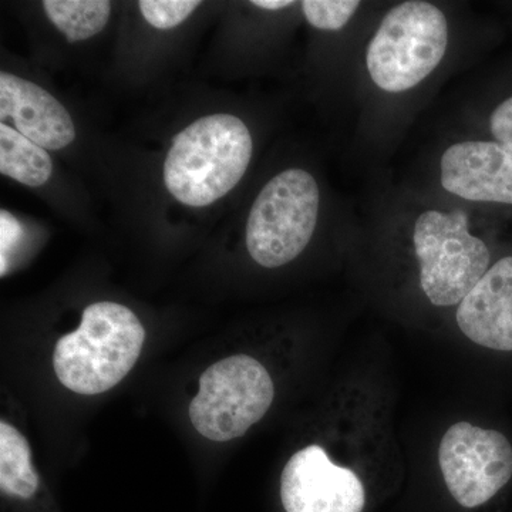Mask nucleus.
Instances as JSON below:
<instances>
[{
    "label": "nucleus",
    "mask_w": 512,
    "mask_h": 512,
    "mask_svg": "<svg viewBox=\"0 0 512 512\" xmlns=\"http://www.w3.org/2000/svg\"><path fill=\"white\" fill-rule=\"evenodd\" d=\"M252 150L251 133L238 117H202L174 138L164 161L165 187L181 204L207 207L237 187Z\"/></svg>",
    "instance_id": "1"
},
{
    "label": "nucleus",
    "mask_w": 512,
    "mask_h": 512,
    "mask_svg": "<svg viewBox=\"0 0 512 512\" xmlns=\"http://www.w3.org/2000/svg\"><path fill=\"white\" fill-rule=\"evenodd\" d=\"M144 340L143 323L127 306L92 303L84 309L79 328L57 340L53 353L57 379L77 394L109 392L136 365Z\"/></svg>",
    "instance_id": "2"
},
{
    "label": "nucleus",
    "mask_w": 512,
    "mask_h": 512,
    "mask_svg": "<svg viewBox=\"0 0 512 512\" xmlns=\"http://www.w3.org/2000/svg\"><path fill=\"white\" fill-rule=\"evenodd\" d=\"M447 45V19L437 6L400 3L384 16L367 47V70L384 92L403 93L436 70Z\"/></svg>",
    "instance_id": "3"
},
{
    "label": "nucleus",
    "mask_w": 512,
    "mask_h": 512,
    "mask_svg": "<svg viewBox=\"0 0 512 512\" xmlns=\"http://www.w3.org/2000/svg\"><path fill=\"white\" fill-rule=\"evenodd\" d=\"M320 192L315 177L289 168L262 188L247 222V248L256 264L279 268L305 251L318 222Z\"/></svg>",
    "instance_id": "4"
},
{
    "label": "nucleus",
    "mask_w": 512,
    "mask_h": 512,
    "mask_svg": "<svg viewBox=\"0 0 512 512\" xmlns=\"http://www.w3.org/2000/svg\"><path fill=\"white\" fill-rule=\"evenodd\" d=\"M420 286L433 305H460L490 265V251L468 228L463 211H426L414 225Z\"/></svg>",
    "instance_id": "5"
},
{
    "label": "nucleus",
    "mask_w": 512,
    "mask_h": 512,
    "mask_svg": "<svg viewBox=\"0 0 512 512\" xmlns=\"http://www.w3.org/2000/svg\"><path fill=\"white\" fill-rule=\"evenodd\" d=\"M274 397L272 377L259 360L231 356L202 373L188 416L205 439L235 440L268 413Z\"/></svg>",
    "instance_id": "6"
},
{
    "label": "nucleus",
    "mask_w": 512,
    "mask_h": 512,
    "mask_svg": "<svg viewBox=\"0 0 512 512\" xmlns=\"http://www.w3.org/2000/svg\"><path fill=\"white\" fill-rule=\"evenodd\" d=\"M439 463L451 497L461 507H480L512 477V446L500 431L453 424L440 441Z\"/></svg>",
    "instance_id": "7"
},
{
    "label": "nucleus",
    "mask_w": 512,
    "mask_h": 512,
    "mask_svg": "<svg viewBox=\"0 0 512 512\" xmlns=\"http://www.w3.org/2000/svg\"><path fill=\"white\" fill-rule=\"evenodd\" d=\"M281 501L286 512H363L366 493L355 471L333 463L325 448L312 444L286 463Z\"/></svg>",
    "instance_id": "8"
},
{
    "label": "nucleus",
    "mask_w": 512,
    "mask_h": 512,
    "mask_svg": "<svg viewBox=\"0 0 512 512\" xmlns=\"http://www.w3.org/2000/svg\"><path fill=\"white\" fill-rule=\"evenodd\" d=\"M444 190L477 202L512 204V146L464 141L444 151L440 161Z\"/></svg>",
    "instance_id": "9"
},
{
    "label": "nucleus",
    "mask_w": 512,
    "mask_h": 512,
    "mask_svg": "<svg viewBox=\"0 0 512 512\" xmlns=\"http://www.w3.org/2000/svg\"><path fill=\"white\" fill-rule=\"evenodd\" d=\"M12 119L16 130L45 150H63L76 138L69 111L37 84L0 73V120Z\"/></svg>",
    "instance_id": "10"
},
{
    "label": "nucleus",
    "mask_w": 512,
    "mask_h": 512,
    "mask_svg": "<svg viewBox=\"0 0 512 512\" xmlns=\"http://www.w3.org/2000/svg\"><path fill=\"white\" fill-rule=\"evenodd\" d=\"M457 325L478 346L512 352V256L491 266L461 301Z\"/></svg>",
    "instance_id": "11"
},
{
    "label": "nucleus",
    "mask_w": 512,
    "mask_h": 512,
    "mask_svg": "<svg viewBox=\"0 0 512 512\" xmlns=\"http://www.w3.org/2000/svg\"><path fill=\"white\" fill-rule=\"evenodd\" d=\"M0 173L26 187H42L53 173L49 153L29 138L0 124Z\"/></svg>",
    "instance_id": "12"
},
{
    "label": "nucleus",
    "mask_w": 512,
    "mask_h": 512,
    "mask_svg": "<svg viewBox=\"0 0 512 512\" xmlns=\"http://www.w3.org/2000/svg\"><path fill=\"white\" fill-rule=\"evenodd\" d=\"M0 488L20 500H29L39 488L28 440L5 420L0 421Z\"/></svg>",
    "instance_id": "13"
},
{
    "label": "nucleus",
    "mask_w": 512,
    "mask_h": 512,
    "mask_svg": "<svg viewBox=\"0 0 512 512\" xmlns=\"http://www.w3.org/2000/svg\"><path fill=\"white\" fill-rule=\"evenodd\" d=\"M47 18L70 43L96 36L109 23L111 3L107 0H45Z\"/></svg>",
    "instance_id": "14"
},
{
    "label": "nucleus",
    "mask_w": 512,
    "mask_h": 512,
    "mask_svg": "<svg viewBox=\"0 0 512 512\" xmlns=\"http://www.w3.org/2000/svg\"><path fill=\"white\" fill-rule=\"evenodd\" d=\"M357 0H305L302 2L306 20L319 30H339L348 25L359 9Z\"/></svg>",
    "instance_id": "15"
},
{
    "label": "nucleus",
    "mask_w": 512,
    "mask_h": 512,
    "mask_svg": "<svg viewBox=\"0 0 512 512\" xmlns=\"http://www.w3.org/2000/svg\"><path fill=\"white\" fill-rule=\"evenodd\" d=\"M197 0H141V15L153 28L167 30L177 28L200 6Z\"/></svg>",
    "instance_id": "16"
},
{
    "label": "nucleus",
    "mask_w": 512,
    "mask_h": 512,
    "mask_svg": "<svg viewBox=\"0 0 512 512\" xmlns=\"http://www.w3.org/2000/svg\"><path fill=\"white\" fill-rule=\"evenodd\" d=\"M491 133L498 143L512 146V97L501 103L491 114Z\"/></svg>",
    "instance_id": "17"
},
{
    "label": "nucleus",
    "mask_w": 512,
    "mask_h": 512,
    "mask_svg": "<svg viewBox=\"0 0 512 512\" xmlns=\"http://www.w3.org/2000/svg\"><path fill=\"white\" fill-rule=\"evenodd\" d=\"M0 245H2V266L5 265L12 249L19 244L23 231L19 221L8 211L0 212Z\"/></svg>",
    "instance_id": "18"
},
{
    "label": "nucleus",
    "mask_w": 512,
    "mask_h": 512,
    "mask_svg": "<svg viewBox=\"0 0 512 512\" xmlns=\"http://www.w3.org/2000/svg\"><path fill=\"white\" fill-rule=\"evenodd\" d=\"M251 3L252 5L256 6V8L266 10L285 9L293 5V2H291V0H254V2Z\"/></svg>",
    "instance_id": "19"
}]
</instances>
